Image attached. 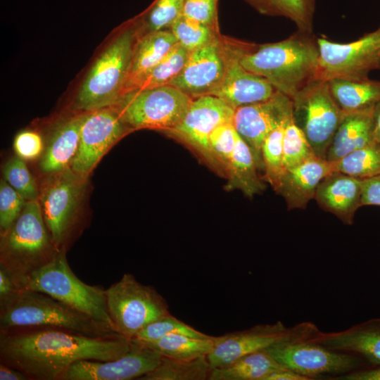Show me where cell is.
<instances>
[{
  "label": "cell",
  "mask_w": 380,
  "mask_h": 380,
  "mask_svg": "<svg viewBox=\"0 0 380 380\" xmlns=\"http://www.w3.org/2000/svg\"><path fill=\"white\" fill-rule=\"evenodd\" d=\"M120 336L92 337L67 330L44 328L18 333L1 331V362L30 379L56 380L74 363L117 359L132 348Z\"/></svg>",
  "instance_id": "cell-1"
},
{
  "label": "cell",
  "mask_w": 380,
  "mask_h": 380,
  "mask_svg": "<svg viewBox=\"0 0 380 380\" xmlns=\"http://www.w3.org/2000/svg\"><path fill=\"white\" fill-rule=\"evenodd\" d=\"M315 156L305 134L291 117L285 125L283 137V163L285 171Z\"/></svg>",
  "instance_id": "cell-35"
},
{
  "label": "cell",
  "mask_w": 380,
  "mask_h": 380,
  "mask_svg": "<svg viewBox=\"0 0 380 380\" xmlns=\"http://www.w3.org/2000/svg\"><path fill=\"white\" fill-rule=\"evenodd\" d=\"M332 172L331 162L313 157L286 170L276 192L284 198L289 209H303L315 198L321 181Z\"/></svg>",
  "instance_id": "cell-22"
},
{
  "label": "cell",
  "mask_w": 380,
  "mask_h": 380,
  "mask_svg": "<svg viewBox=\"0 0 380 380\" xmlns=\"http://www.w3.org/2000/svg\"><path fill=\"white\" fill-rule=\"evenodd\" d=\"M331 163L334 172H342L359 179L379 175L380 143L374 141Z\"/></svg>",
  "instance_id": "cell-33"
},
{
  "label": "cell",
  "mask_w": 380,
  "mask_h": 380,
  "mask_svg": "<svg viewBox=\"0 0 380 380\" xmlns=\"http://www.w3.org/2000/svg\"><path fill=\"white\" fill-rule=\"evenodd\" d=\"M84 113L68 118L54 127L39 163L43 172L56 175L70 167L78 149Z\"/></svg>",
  "instance_id": "cell-23"
},
{
  "label": "cell",
  "mask_w": 380,
  "mask_h": 380,
  "mask_svg": "<svg viewBox=\"0 0 380 380\" xmlns=\"http://www.w3.org/2000/svg\"><path fill=\"white\" fill-rule=\"evenodd\" d=\"M130 129L113 106L85 112L78 149L70 167L87 178L102 156Z\"/></svg>",
  "instance_id": "cell-15"
},
{
  "label": "cell",
  "mask_w": 380,
  "mask_h": 380,
  "mask_svg": "<svg viewBox=\"0 0 380 380\" xmlns=\"http://www.w3.org/2000/svg\"><path fill=\"white\" fill-rule=\"evenodd\" d=\"M58 250L46 225L40 203L27 201L10 229L1 236L0 267L22 289L31 274L49 262Z\"/></svg>",
  "instance_id": "cell-4"
},
{
  "label": "cell",
  "mask_w": 380,
  "mask_h": 380,
  "mask_svg": "<svg viewBox=\"0 0 380 380\" xmlns=\"http://www.w3.org/2000/svg\"><path fill=\"white\" fill-rule=\"evenodd\" d=\"M86 179L68 167L53 175L39 196L46 225L58 249L63 248L75 222Z\"/></svg>",
  "instance_id": "cell-14"
},
{
  "label": "cell",
  "mask_w": 380,
  "mask_h": 380,
  "mask_svg": "<svg viewBox=\"0 0 380 380\" xmlns=\"http://www.w3.org/2000/svg\"><path fill=\"white\" fill-rule=\"evenodd\" d=\"M3 174L6 182L27 201L39 197L34 178L20 157L10 158L4 166Z\"/></svg>",
  "instance_id": "cell-39"
},
{
  "label": "cell",
  "mask_w": 380,
  "mask_h": 380,
  "mask_svg": "<svg viewBox=\"0 0 380 380\" xmlns=\"http://www.w3.org/2000/svg\"><path fill=\"white\" fill-rule=\"evenodd\" d=\"M37 327L60 329L92 337L120 336L107 325L39 291L18 289L0 303L1 331Z\"/></svg>",
  "instance_id": "cell-3"
},
{
  "label": "cell",
  "mask_w": 380,
  "mask_h": 380,
  "mask_svg": "<svg viewBox=\"0 0 380 380\" xmlns=\"http://www.w3.org/2000/svg\"><path fill=\"white\" fill-rule=\"evenodd\" d=\"M215 338L216 336H213L201 338L172 334L154 341L140 343L156 350L163 356L177 360H191L207 356L214 347Z\"/></svg>",
  "instance_id": "cell-30"
},
{
  "label": "cell",
  "mask_w": 380,
  "mask_h": 380,
  "mask_svg": "<svg viewBox=\"0 0 380 380\" xmlns=\"http://www.w3.org/2000/svg\"><path fill=\"white\" fill-rule=\"evenodd\" d=\"M27 200L5 179L0 182V234L4 236L23 210Z\"/></svg>",
  "instance_id": "cell-40"
},
{
  "label": "cell",
  "mask_w": 380,
  "mask_h": 380,
  "mask_svg": "<svg viewBox=\"0 0 380 380\" xmlns=\"http://www.w3.org/2000/svg\"><path fill=\"white\" fill-rule=\"evenodd\" d=\"M372 137L374 141L380 143V101L374 106L372 110Z\"/></svg>",
  "instance_id": "cell-49"
},
{
  "label": "cell",
  "mask_w": 380,
  "mask_h": 380,
  "mask_svg": "<svg viewBox=\"0 0 380 380\" xmlns=\"http://www.w3.org/2000/svg\"><path fill=\"white\" fill-rule=\"evenodd\" d=\"M189 54L178 44L156 65L129 86L125 94L169 84L181 71Z\"/></svg>",
  "instance_id": "cell-32"
},
{
  "label": "cell",
  "mask_w": 380,
  "mask_h": 380,
  "mask_svg": "<svg viewBox=\"0 0 380 380\" xmlns=\"http://www.w3.org/2000/svg\"><path fill=\"white\" fill-rule=\"evenodd\" d=\"M312 337L281 341L265 350L281 365L310 379H331L369 367L361 357L328 348Z\"/></svg>",
  "instance_id": "cell-10"
},
{
  "label": "cell",
  "mask_w": 380,
  "mask_h": 380,
  "mask_svg": "<svg viewBox=\"0 0 380 380\" xmlns=\"http://www.w3.org/2000/svg\"><path fill=\"white\" fill-rule=\"evenodd\" d=\"M244 1L260 14L288 18L298 31L312 32L315 0Z\"/></svg>",
  "instance_id": "cell-29"
},
{
  "label": "cell",
  "mask_w": 380,
  "mask_h": 380,
  "mask_svg": "<svg viewBox=\"0 0 380 380\" xmlns=\"http://www.w3.org/2000/svg\"><path fill=\"white\" fill-rule=\"evenodd\" d=\"M361 206H380V174L360 179Z\"/></svg>",
  "instance_id": "cell-44"
},
{
  "label": "cell",
  "mask_w": 380,
  "mask_h": 380,
  "mask_svg": "<svg viewBox=\"0 0 380 380\" xmlns=\"http://www.w3.org/2000/svg\"><path fill=\"white\" fill-rule=\"evenodd\" d=\"M179 44L189 52L200 49L212 42V27L203 24L182 14L170 27Z\"/></svg>",
  "instance_id": "cell-36"
},
{
  "label": "cell",
  "mask_w": 380,
  "mask_h": 380,
  "mask_svg": "<svg viewBox=\"0 0 380 380\" xmlns=\"http://www.w3.org/2000/svg\"><path fill=\"white\" fill-rule=\"evenodd\" d=\"M185 0H156L146 18L149 32L170 27L182 14Z\"/></svg>",
  "instance_id": "cell-41"
},
{
  "label": "cell",
  "mask_w": 380,
  "mask_h": 380,
  "mask_svg": "<svg viewBox=\"0 0 380 380\" xmlns=\"http://www.w3.org/2000/svg\"><path fill=\"white\" fill-rule=\"evenodd\" d=\"M334 380H380V366L367 367L331 378Z\"/></svg>",
  "instance_id": "cell-45"
},
{
  "label": "cell",
  "mask_w": 380,
  "mask_h": 380,
  "mask_svg": "<svg viewBox=\"0 0 380 380\" xmlns=\"http://www.w3.org/2000/svg\"><path fill=\"white\" fill-rule=\"evenodd\" d=\"M131 349L117 359L81 360L72 365L59 380H129L153 370L160 363L162 355L148 346L132 340Z\"/></svg>",
  "instance_id": "cell-17"
},
{
  "label": "cell",
  "mask_w": 380,
  "mask_h": 380,
  "mask_svg": "<svg viewBox=\"0 0 380 380\" xmlns=\"http://www.w3.org/2000/svg\"><path fill=\"white\" fill-rule=\"evenodd\" d=\"M328 83L333 97L345 113L372 108L380 101L379 80L334 79Z\"/></svg>",
  "instance_id": "cell-28"
},
{
  "label": "cell",
  "mask_w": 380,
  "mask_h": 380,
  "mask_svg": "<svg viewBox=\"0 0 380 380\" xmlns=\"http://www.w3.org/2000/svg\"><path fill=\"white\" fill-rule=\"evenodd\" d=\"M18 289L8 274L0 267V303L11 297Z\"/></svg>",
  "instance_id": "cell-46"
},
{
  "label": "cell",
  "mask_w": 380,
  "mask_h": 380,
  "mask_svg": "<svg viewBox=\"0 0 380 380\" xmlns=\"http://www.w3.org/2000/svg\"><path fill=\"white\" fill-rule=\"evenodd\" d=\"M266 380H310L290 369L284 367L270 374Z\"/></svg>",
  "instance_id": "cell-47"
},
{
  "label": "cell",
  "mask_w": 380,
  "mask_h": 380,
  "mask_svg": "<svg viewBox=\"0 0 380 380\" xmlns=\"http://www.w3.org/2000/svg\"><path fill=\"white\" fill-rule=\"evenodd\" d=\"M291 117L292 99L278 91L267 100L234 110V125L250 147L258 170H263L261 148L264 139Z\"/></svg>",
  "instance_id": "cell-16"
},
{
  "label": "cell",
  "mask_w": 380,
  "mask_h": 380,
  "mask_svg": "<svg viewBox=\"0 0 380 380\" xmlns=\"http://www.w3.org/2000/svg\"><path fill=\"white\" fill-rule=\"evenodd\" d=\"M318 331L316 325L310 322L291 327H286L281 321L260 324L216 336L214 347L207 357L212 369L220 367L281 341L312 337Z\"/></svg>",
  "instance_id": "cell-12"
},
{
  "label": "cell",
  "mask_w": 380,
  "mask_h": 380,
  "mask_svg": "<svg viewBox=\"0 0 380 380\" xmlns=\"http://www.w3.org/2000/svg\"><path fill=\"white\" fill-rule=\"evenodd\" d=\"M0 379L27 380L30 379L21 371L1 362L0 365Z\"/></svg>",
  "instance_id": "cell-48"
},
{
  "label": "cell",
  "mask_w": 380,
  "mask_h": 380,
  "mask_svg": "<svg viewBox=\"0 0 380 380\" xmlns=\"http://www.w3.org/2000/svg\"><path fill=\"white\" fill-rule=\"evenodd\" d=\"M178 44L172 32L165 30L148 32L141 37L134 44L121 96L129 86L156 65Z\"/></svg>",
  "instance_id": "cell-24"
},
{
  "label": "cell",
  "mask_w": 380,
  "mask_h": 380,
  "mask_svg": "<svg viewBox=\"0 0 380 380\" xmlns=\"http://www.w3.org/2000/svg\"><path fill=\"white\" fill-rule=\"evenodd\" d=\"M135 34L125 30L105 49L89 70L75 100L88 112L115 104L121 96L134 46Z\"/></svg>",
  "instance_id": "cell-6"
},
{
  "label": "cell",
  "mask_w": 380,
  "mask_h": 380,
  "mask_svg": "<svg viewBox=\"0 0 380 380\" xmlns=\"http://www.w3.org/2000/svg\"><path fill=\"white\" fill-rule=\"evenodd\" d=\"M225 70L223 48L214 39L190 52L181 71L169 83L193 99L210 95L222 80Z\"/></svg>",
  "instance_id": "cell-19"
},
{
  "label": "cell",
  "mask_w": 380,
  "mask_h": 380,
  "mask_svg": "<svg viewBox=\"0 0 380 380\" xmlns=\"http://www.w3.org/2000/svg\"><path fill=\"white\" fill-rule=\"evenodd\" d=\"M106 296L113 330L129 340L148 324L171 314L155 288L142 284L129 273L106 289Z\"/></svg>",
  "instance_id": "cell-7"
},
{
  "label": "cell",
  "mask_w": 380,
  "mask_h": 380,
  "mask_svg": "<svg viewBox=\"0 0 380 380\" xmlns=\"http://www.w3.org/2000/svg\"><path fill=\"white\" fill-rule=\"evenodd\" d=\"M373 108L346 113L327 150L325 159L336 161L372 142Z\"/></svg>",
  "instance_id": "cell-25"
},
{
  "label": "cell",
  "mask_w": 380,
  "mask_h": 380,
  "mask_svg": "<svg viewBox=\"0 0 380 380\" xmlns=\"http://www.w3.org/2000/svg\"><path fill=\"white\" fill-rule=\"evenodd\" d=\"M284 367L266 350H262L212 369L209 380H266L270 374Z\"/></svg>",
  "instance_id": "cell-27"
},
{
  "label": "cell",
  "mask_w": 380,
  "mask_h": 380,
  "mask_svg": "<svg viewBox=\"0 0 380 380\" xmlns=\"http://www.w3.org/2000/svg\"><path fill=\"white\" fill-rule=\"evenodd\" d=\"M240 63L247 70L262 76L291 99L317 79L319 65L317 38L297 31L288 38L261 44L243 53Z\"/></svg>",
  "instance_id": "cell-2"
},
{
  "label": "cell",
  "mask_w": 380,
  "mask_h": 380,
  "mask_svg": "<svg viewBox=\"0 0 380 380\" xmlns=\"http://www.w3.org/2000/svg\"><path fill=\"white\" fill-rule=\"evenodd\" d=\"M13 148L18 157L24 160H31L38 158L42 154L43 141L37 132L23 131L15 136Z\"/></svg>",
  "instance_id": "cell-43"
},
{
  "label": "cell",
  "mask_w": 380,
  "mask_h": 380,
  "mask_svg": "<svg viewBox=\"0 0 380 380\" xmlns=\"http://www.w3.org/2000/svg\"><path fill=\"white\" fill-rule=\"evenodd\" d=\"M217 0H185L182 15L211 26L216 20Z\"/></svg>",
  "instance_id": "cell-42"
},
{
  "label": "cell",
  "mask_w": 380,
  "mask_h": 380,
  "mask_svg": "<svg viewBox=\"0 0 380 380\" xmlns=\"http://www.w3.org/2000/svg\"><path fill=\"white\" fill-rule=\"evenodd\" d=\"M293 118L316 156L325 159L345 113L333 97L329 83L316 79L292 99Z\"/></svg>",
  "instance_id": "cell-9"
},
{
  "label": "cell",
  "mask_w": 380,
  "mask_h": 380,
  "mask_svg": "<svg viewBox=\"0 0 380 380\" xmlns=\"http://www.w3.org/2000/svg\"><path fill=\"white\" fill-rule=\"evenodd\" d=\"M193 100L167 84L129 91L112 106L131 129H154L166 132L179 123Z\"/></svg>",
  "instance_id": "cell-8"
},
{
  "label": "cell",
  "mask_w": 380,
  "mask_h": 380,
  "mask_svg": "<svg viewBox=\"0 0 380 380\" xmlns=\"http://www.w3.org/2000/svg\"><path fill=\"white\" fill-rule=\"evenodd\" d=\"M234 113V110L219 98L201 96L194 99L179 123L165 132L186 144L208 166L222 176L211 153L209 138L218 125L233 120Z\"/></svg>",
  "instance_id": "cell-13"
},
{
  "label": "cell",
  "mask_w": 380,
  "mask_h": 380,
  "mask_svg": "<svg viewBox=\"0 0 380 380\" xmlns=\"http://www.w3.org/2000/svg\"><path fill=\"white\" fill-rule=\"evenodd\" d=\"M314 198L324 210L351 225L356 210L361 207L360 179L332 172L321 181Z\"/></svg>",
  "instance_id": "cell-21"
},
{
  "label": "cell",
  "mask_w": 380,
  "mask_h": 380,
  "mask_svg": "<svg viewBox=\"0 0 380 380\" xmlns=\"http://www.w3.org/2000/svg\"><path fill=\"white\" fill-rule=\"evenodd\" d=\"M238 137L239 134L232 120L222 123L215 127L209 138L211 153L224 177Z\"/></svg>",
  "instance_id": "cell-38"
},
{
  "label": "cell",
  "mask_w": 380,
  "mask_h": 380,
  "mask_svg": "<svg viewBox=\"0 0 380 380\" xmlns=\"http://www.w3.org/2000/svg\"><path fill=\"white\" fill-rule=\"evenodd\" d=\"M253 49L233 46L224 49L225 70L223 77L210 95L222 100L234 110L270 98L275 89L264 77L244 68L241 56Z\"/></svg>",
  "instance_id": "cell-18"
},
{
  "label": "cell",
  "mask_w": 380,
  "mask_h": 380,
  "mask_svg": "<svg viewBox=\"0 0 380 380\" xmlns=\"http://www.w3.org/2000/svg\"><path fill=\"white\" fill-rule=\"evenodd\" d=\"M287 121L277 127L265 137L261 148L264 177L275 191L285 172L283 163V137Z\"/></svg>",
  "instance_id": "cell-34"
},
{
  "label": "cell",
  "mask_w": 380,
  "mask_h": 380,
  "mask_svg": "<svg viewBox=\"0 0 380 380\" xmlns=\"http://www.w3.org/2000/svg\"><path fill=\"white\" fill-rule=\"evenodd\" d=\"M319 65L317 79L361 80L380 70V26L358 39L338 43L317 38Z\"/></svg>",
  "instance_id": "cell-11"
},
{
  "label": "cell",
  "mask_w": 380,
  "mask_h": 380,
  "mask_svg": "<svg viewBox=\"0 0 380 380\" xmlns=\"http://www.w3.org/2000/svg\"><path fill=\"white\" fill-rule=\"evenodd\" d=\"M211 370L207 356L177 360L162 355L159 365L139 380H209Z\"/></svg>",
  "instance_id": "cell-31"
},
{
  "label": "cell",
  "mask_w": 380,
  "mask_h": 380,
  "mask_svg": "<svg viewBox=\"0 0 380 380\" xmlns=\"http://www.w3.org/2000/svg\"><path fill=\"white\" fill-rule=\"evenodd\" d=\"M315 341L334 350L363 359L369 367L380 366V318H373L336 332L319 330Z\"/></svg>",
  "instance_id": "cell-20"
},
{
  "label": "cell",
  "mask_w": 380,
  "mask_h": 380,
  "mask_svg": "<svg viewBox=\"0 0 380 380\" xmlns=\"http://www.w3.org/2000/svg\"><path fill=\"white\" fill-rule=\"evenodd\" d=\"M22 289L44 293L113 330L106 289L82 281L70 267L65 248L32 272Z\"/></svg>",
  "instance_id": "cell-5"
},
{
  "label": "cell",
  "mask_w": 380,
  "mask_h": 380,
  "mask_svg": "<svg viewBox=\"0 0 380 380\" xmlns=\"http://www.w3.org/2000/svg\"><path fill=\"white\" fill-rule=\"evenodd\" d=\"M172 334L201 338L210 336V335L196 329L170 314L148 324L135 336L133 340L148 343Z\"/></svg>",
  "instance_id": "cell-37"
},
{
  "label": "cell",
  "mask_w": 380,
  "mask_h": 380,
  "mask_svg": "<svg viewBox=\"0 0 380 380\" xmlns=\"http://www.w3.org/2000/svg\"><path fill=\"white\" fill-rule=\"evenodd\" d=\"M258 166L248 145L239 135L236 147L226 170L227 191L238 189L253 198L265 186L258 173Z\"/></svg>",
  "instance_id": "cell-26"
}]
</instances>
